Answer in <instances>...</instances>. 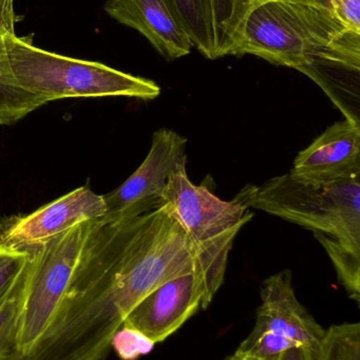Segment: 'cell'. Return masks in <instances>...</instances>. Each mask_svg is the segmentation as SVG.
Instances as JSON below:
<instances>
[{"mask_svg": "<svg viewBox=\"0 0 360 360\" xmlns=\"http://www.w3.org/2000/svg\"><path fill=\"white\" fill-rule=\"evenodd\" d=\"M192 272L194 248L166 205L126 219L91 220L50 327L29 353L4 360H104L135 307Z\"/></svg>", "mask_w": 360, "mask_h": 360, "instance_id": "cell-1", "label": "cell"}, {"mask_svg": "<svg viewBox=\"0 0 360 360\" xmlns=\"http://www.w3.org/2000/svg\"><path fill=\"white\" fill-rule=\"evenodd\" d=\"M235 198L245 207L277 216L321 234L360 256V177L309 184L290 173L247 186Z\"/></svg>", "mask_w": 360, "mask_h": 360, "instance_id": "cell-2", "label": "cell"}, {"mask_svg": "<svg viewBox=\"0 0 360 360\" xmlns=\"http://www.w3.org/2000/svg\"><path fill=\"white\" fill-rule=\"evenodd\" d=\"M347 29L328 8L260 0L247 13L228 55H254L300 71Z\"/></svg>", "mask_w": 360, "mask_h": 360, "instance_id": "cell-3", "label": "cell"}, {"mask_svg": "<svg viewBox=\"0 0 360 360\" xmlns=\"http://www.w3.org/2000/svg\"><path fill=\"white\" fill-rule=\"evenodd\" d=\"M4 44L18 84L46 103L65 98L118 96L151 101L161 94L160 86L152 80L103 63L42 50L16 33L4 35Z\"/></svg>", "mask_w": 360, "mask_h": 360, "instance_id": "cell-4", "label": "cell"}, {"mask_svg": "<svg viewBox=\"0 0 360 360\" xmlns=\"http://www.w3.org/2000/svg\"><path fill=\"white\" fill-rule=\"evenodd\" d=\"M163 205L192 243L207 308L223 285L235 238L254 214L236 198L222 200L207 186L192 184L186 166L169 177L163 191Z\"/></svg>", "mask_w": 360, "mask_h": 360, "instance_id": "cell-5", "label": "cell"}, {"mask_svg": "<svg viewBox=\"0 0 360 360\" xmlns=\"http://www.w3.org/2000/svg\"><path fill=\"white\" fill-rule=\"evenodd\" d=\"M89 221L25 250L29 252L16 319L15 349L23 356L39 342L56 316L77 264Z\"/></svg>", "mask_w": 360, "mask_h": 360, "instance_id": "cell-6", "label": "cell"}, {"mask_svg": "<svg viewBox=\"0 0 360 360\" xmlns=\"http://www.w3.org/2000/svg\"><path fill=\"white\" fill-rule=\"evenodd\" d=\"M261 304L253 331L236 352L260 360H276L294 348L318 351L325 330L298 300L290 270L268 277L262 283Z\"/></svg>", "mask_w": 360, "mask_h": 360, "instance_id": "cell-7", "label": "cell"}, {"mask_svg": "<svg viewBox=\"0 0 360 360\" xmlns=\"http://www.w3.org/2000/svg\"><path fill=\"white\" fill-rule=\"evenodd\" d=\"M187 139L170 129L152 135L147 158L137 171L118 188L104 195L106 221L126 219L163 207V191L169 177L186 166Z\"/></svg>", "mask_w": 360, "mask_h": 360, "instance_id": "cell-8", "label": "cell"}, {"mask_svg": "<svg viewBox=\"0 0 360 360\" xmlns=\"http://www.w3.org/2000/svg\"><path fill=\"white\" fill-rule=\"evenodd\" d=\"M106 214L104 196L89 184L25 216H12L0 222V241L27 250L50 240L82 222L99 219Z\"/></svg>", "mask_w": 360, "mask_h": 360, "instance_id": "cell-9", "label": "cell"}, {"mask_svg": "<svg viewBox=\"0 0 360 360\" xmlns=\"http://www.w3.org/2000/svg\"><path fill=\"white\" fill-rule=\"evenodd\" d=\"M205 309L202 281L196 272L188 273L148 294L129 313L123 327L137 330L154 345L160 344Z\"/></svg>", "mask_w": 360, "mask_h": 360, "instance_id": "cell-10", "label": "cell"}, {"mask_svg": "<svg viewBox=\"0 0 360 360\" xmlns=\"http://www.w3.org/2000/svg\"><path fill=\"white\" fill-rule=\"evenodd\" d=\"M290 174L309 184H334L360 177V124L337 122L299 152Z\"/></svg>", "mask_w": 360, "mask_h": 360, "instance_id": "cell-11", "label": "cell"}, {"mask_svg": "<svg viewBox=\"0 0 360 360\" xmlns=\"http://www.w3.org/2000/svg\"><path fill=\"white\" fill-rule=\"evenodd\" d=\"M300 72L323 89L347 120L360 124V33L347 29Z\"/></svg>", "mask_w": 360, "mask_h": 360, "instance_id": "cell-12", "label": "cell"}, {"mask_svg": "<svg viewBox=\"0 0 360 360\" xmlns=\"http://www.w3.org/2000/svg\"><path fill=\"white\" fill-rule=\"evenodd\" d=\"M105 11L111 18L145 36L167 60L190 54L192 40L173 16L166 0H108Z\"/></svg>", "mask_w": 360, "mask_h": 360, "instance_id": "cell-13", "label": "cell"}, {"mask_svg": "<svg viewBox=\"0 0 360 360\" xmlns=\"http://www.w3.org/2000/svg\"><path fill=\"white\" fill-rule=\"evenodd\" d=\"M14 0H0V126H11L46 105L42 97L25 90L11 69L4 35L15 33Z\"/></svg>", "mask_w": 360, "mask_h": 360, "instance_id": "cell-14", "label": "cell"}, {"mask_svg": "<svg viewBox=\"0 0 360 360\" xmlns=\"http://www.w3.org/2000/svg\"><path fill=\"white\" fill-rule=\"evenodd\" d=\"M173 16L201 54L216 59V32L211 0H166Z\"/></svg>", "mask_w": 360, "mask_h": 360, "instance_id": "cell-15", "label": "cell"}, {"mask_svg": "<svg viewBox=\"0 0 360 360\" xmlns=\"http://www.w3.org/2000/svg\"><path fill=\"white\" fill-rule=\"evenodd\" d=\"M256 0H211L216 32V59L228 56L247 13Z\"/></svg>", "mask_w": 360, "mask_h": 360, "instance_id": "cell-16", "label": "cell"}, {"mask_svg": "<svg viewBox=\"0 0 360 360\" xmlns=\"http://www.w3.org/2000/svg\"><path fill=\"white\" fill-rule=\"evenodd\" d=\"M315 360H360V323H340L325 330Z\"/></svg>", "mask_w": 360, "mask_h": 360, "instance_id": "cell-17", "label": "cell"}, {"mask_svg": "<svg viewBox=\"0 0 360 360\" xmlns=\"http://www.w3.org/2000/svg\"><path fill=\"white\" fill-rule=\"evenodd\" d=\"M27 264L0 304V360L6 359L15 349L17 311L25 281Z\"/></svg>", "mask_w": 360, "mask_h": 360, "instance_id": "cell-18", "label": "cell"}, {"mask_svg": "<svg viewBox=\"0 0 360 360\" xmlns=\"http://www.w3.org/2000/svg\"><path fill=\"white\" fill-rule=\"evenodd\" d=\"M29 259V252L0 241V304Z\"/></svg>", "mask_w": 360, "mask_h": 360, "instance_id": "cell-19", "label": "cell"}, {"mask_svg": "<svg viewBox=\"0 0 360 360\" xmlns=\"http://www.w3.org/2000/svg\"><path fill=\"white\" fill-rule=\"evenodd\" d=\"M156 345L141 332L120 327L112 338L111 347L123 360H135L151 352Z\"/></svg>", "mask_w": 360, "mask_h": 360, "instance_id": "cell-20", "label": "cell"}, {"mask_svg": "<svg viewBox=\"0 0 360 360\" xmlns=\"http://www.w3.org/2000/svg\"><path fill=\"white\" fill-rule=\"evenodd\" d=\"M336 16L348 29L360 33V0H330Z\"/></svg>", "mask_w": 360, "mask_h": 360, "instance_id": "cell-21", "label": "cell"}, {"mask_svg": "<svg viewBox=\"0 0 360 360\" xmlns=\"http://www.w3.org/2000/svg\"><path fill=\"white\" fill-rule=\"evenodd\" d=\"M317 351L306 348H294L281 353L276 360H315Z\"/></svg>", "mask_w": 360, "mask_h": 360, "instance_id": "cell-22", "label": "cell"}, {"mask_svg": "<svg viewBox=\"0 0 360 360\" xmlns=\"http://www.w3.org/2000/svg\"><path fill=\"white\" fill-rule=\"evenodd\" d=\"M257 1H260V0H256V2ZM287 1L304 2V4H314V6L328 8V10L332 11V12L334 13L333 8H332V4L331 2H330V0H287ZM334 14H335V13H334Z\"/></svg>", "mask_w": 360, "mask_h": 360, "instance_id": "cell-23", "label": "cell"}, {"mask_svg": "<svg viewBox=\"0 0 360 360\" xmlns=\"http://www.w3.org/2000/svg\"><path fill=\"white\" fill-rule=\"evenodd\" d=\"M225 360H260L249 355L241 354V353L235 352L232 356L228 357Z\"/></svg>", "mask_w": 360, "mask_h": 360, "instance_id": "cell-24", "label": "cell"}]
</instances>
